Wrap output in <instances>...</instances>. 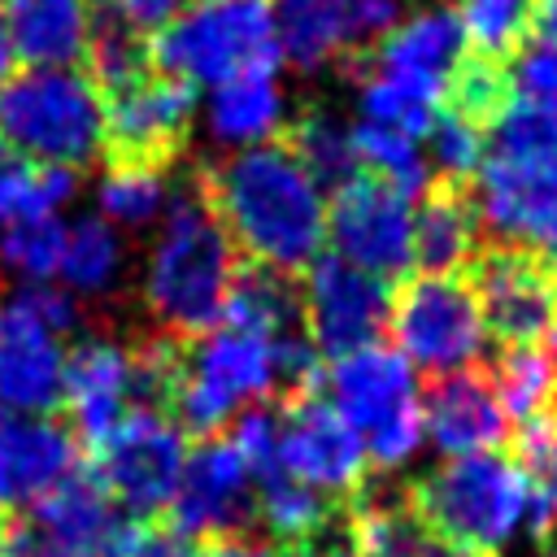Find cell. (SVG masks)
I'll list each match as a JSON object with an SVG mask.
<instances>
[{
  "label": "cell",
  "instance_id": "1",
  "mask_svg": "<svg viewBox=\"0 0 557 557\" xmlns=\"http://www.w3.org/2000/svg\"><path fill=\"white\" fill-rule=\"evenodd\" d=\"M218 226L252 265L300 278L326 239V200L305 165L278 144L261 139L191 170Z\"/></svg>",
  "mask_w": 557,
  "mask_h": 557
},
{
  "label": "cell",
  "instance_id": "2",
  "mask_svg": "<svg viewBox=\"0 0 557 557\" xmlns=\"http://www.w3.org/2000/svg\"><path fill=\"white\" fill-rule=\"evenodd\" d=\"M422 531L466 557H505L522 540H548L553 518L522 461L500 453L444 457L405 487Z\"/></svg>",
  "mask_w": 557,
  "mask_h": 557
},
{
  "label": "cell",
  "instance_id": "3",
  "mask_svg": "<svg viewBox=\"0 0 557 557\" xmlns=\"http://www.w3.org/2000/svg\"><path fill=\"white\" fill-rule=\"evenodd\" d=\"M470 196L487 244L548 252L557 244V109L513 100L483 135Z\"/></svg>",
  "mask_w": 557,
  "mask_h": 557
},
{
  "label": "cell",
  "instance_id": "4",
  "mask_svg": "<svg viewBox=\"0 0 557 557\" xmlns=\"http://www.w3.org/2000/svg\"><path fill=\"white\" fill-rule=\"evenodd\" d=\"M235 270H239V252L218 226L196 178L187 174L148 252V274H144L148 318L157 322L161 335H174L183 344L218 331Z\"/></svg>",
  "mask_w": 557,
  "mask_h": 557
},
{
  "label": "cell",
  "instance_id": "5",
  "mask_svg": "<svg viewBox=\"0 0 557 557\" xmlns=\"http://www.w3.org/2000/svg\"><path fill=\"white\" fill-rule=\"evenodd\" d=\"M157 74L183 83H226L244 70H278V35L270 0H191L148 35Z\"/></svg>",
  "mask_w": 557,
  "mask_h": 557
},
{
  "label": "cell",
  "instance_id": "6",
  "mask_svg": "<svg viewBox=\"0 0 557 557\" xmlns=\"http://www.w3.org/2000/svg\"><path fill=\"white\" fill-rule=\"evenodd\" d=\"M318 392L331 409L357 431L366 461L379 470H400L422 448V400L413 370L400 352L370 344L348 357H335L322 370Z\"/></svg>",
  "mask_w": 557,
  "mask_h": 557
},
{
  "label": "cell",
  "instance_id": "7",
  "mask_svg": "<svg viewBox=\"0 0 557 557\" xmlns=\"http://www.w3.org/2000/svg\"><path fill=\"white\" fill-rule=\"evenodd\" d=\"M0 135L39 165L83 174L96 165L104 109L74 70H22L0 83Z\"/></svg>",
  "mask_w": 557,
  "mask_h": 557
},
{
  "label": "cell",
  "instance_id": "8",
  "mask_svg": "<svg viewBox=\"0 0 557 557\" xmlns=\"http://www.w3.org/2000/svg\"><path fill=\"white\" fill-rule=\"evenodd\" d=\"M270 396H274L270 339L235 326H218L187 344L170 418L183 431L209 440V435H222V426H231L244 409Z\"/></svg>",
  "mask_w": 557,
  "mask_h": 557
},
{
  "label": "cell",
  "instance_id": "9",
  "mask_svg": "<svg viewBox=\"0 0 557 557\" xmlns=\"http://www.w3.org/2000/svg\"><path fill=\"white\" fill-rule=\"evenodd\" d=\"M387 326L400 344V357L418 370L453 374L470 370L483 357L487 326L474 287L466 274H413L392 292Z\"/></svg>",
  "mask_w": 557,
  "mask_h": 557
},
{
  "label": "cell",
  "instance_id": "10",
  "mask_svg": "<svg viewBox=\"0 0 557 557\" xmlns=\"http://www.w3.org/2000/svg\"><path fill=\"white\" fill-rule=\"evenodd\" d=\"M91 453V479L104 487V496L135 522H148L152 513L170 509L187 440L183 426L170 413L157 409H131Z\"/></svg>",
  "mask_w": 557,
  "mask_h": 557
},
{
  "label": "cell",
  "instance_id": "11",
  "mask_svg": "<svg viewBox=\"0 0 557 557\" xmlns=\"http://www.w3.org/2000/svg\"><path fill=\"white\" fill-rule=\"evenodd\" d=\"M100 109H104L100 152H104L109 170H157V174H170V165L191 144L196 87L152 70L139 83L104 96Z\"/></svg>",
  "mask_w": 557,
  "mask_h": 557
},
{
  "label": "cell",
  "instance_id": "12",
  "mask_svg": "<svg viewBox=\"0 0 557 557\" xmlns=\"http://www.w3.org/2000/svg\"><path fill=\"white\" fill-rule=\"evenodd\" d=\"M500 348H540L557 326V270L544 252L483 244L461 270Z\"/></svg>",
  "mask_w": 557,
  "mask_h": 557
},
{
  "label": "cell",
  "instance_id": "13",
  "mask_svg": "<svg viewBox=\"0 0 557 557\" xmlns=\"http://www.w3.org/2000/svg\"><path fill=\"white\" fill-rule=\"evenodd\" d=\"M326 235L335 244V257L383 283H400L413 270V205L400 187L366 170L331 191Z\"/></svg>",
  "mask_w": 557,
  "mask_h": 557
},
{
  "label": "cell",
  "instance_id": "14",
  "mask_svg": "<svg viewBox=\"0 0 557 557\" xmlns=\"http://www.w3.org/2000/svg\"><path fill=\"white\" fill-rule=\"evenodd\" d=\"M278 418V461L305 487L326 500H352L366 487V448L357 431L331 409L322 392L283 396L274 405Z\"/></svg>",
  "mask_w": 557,
  "mask_h": 557
},
{
  "label": "cell",
  "instance_id": "15",
  "mask_svg": "<svg viewBox=\"0 0 557 557\" xmlns=\"http://www.w3.org/2000/svg\"><path fill=\"white\" fill-rule=\"evenodd\" d=\"M300 300H305V335L326 357H348L357 348L379 344L387 331L392 309V283L357 270L344 257H313V265L300 274Z\"/></svg>",
  "mask_w": 557,
  "mask_h": 557
},
{
  "label": "cell",
  "instance_id": "16",
  "mask_svg": "<svg viewBox=\"0 0 557 557\" xmlns=\"http://www.w3.org/2000/svg\"><path fill=\"white\" fill-rule=\"evenodd\" d=\"M257 518L252 500V474L244 453L235 448L231 435H209L200 440L178 474L174 500H170V527H178L187 540H231L248 535Z\"/></svg>",
  "mask_w": 557,
  "mask_h": 557
},
{
  "label": "cell",
  "instance_id": "17",
  "mask_svg": "<svg viewBox=\"0 0 557 557\" xmlns=\"http://www.w3.org/2000/svg\"><path fill=\"white\" fill-rule=\"evenodd\" d=\"M22 535L39 557H126L135 518H126L91 470L78 466L30 509V527Z\"/></svg>",
  "mask_w": 557,
  "mask_h": 557
},
{
  "label": "cell",
  "instance_id": "18",
  "mask_svg": "<svg viewBox=\"0 0 557 557\" xmlns=\"http://www.w3.org/2000/svg\"><path fill=\"white\" fill-rule=\"evenodd\" d=\"M74 470L78 440L70 426L0 405V518L13 509H35Z\"/></svg>",
  "mask_w": 557,
  "mask_h": 557
},
{
  "label": "cell",
  "instance_id": "19",
  "mask_svg": "<svg viewBox=\"0 0 557 557\" xmlns=\"http://www.w3.org/2000/svg\"><path fill=\"white\" fill-rule=\"evenodd\" d=\"M461 57H466V30H461L457 9L426 4L413 17L396 22L366 57H357L339 70L352 83H361L366 74H396V78H413V83L444 91Z\"/></svg>",
  "mask_w": 557,
  "mask_h": 557
},
{
  "label": "cell",
  "instance_id": "20",
  "mask_svg": "<svg viewBox=\"0 0 557 557\" xmlns=\"http://www.w3.org/2000/svg\"><path fill=\"white\" fill-rule=\"evenodd\" d=\"M422 435L440 457H474L500 448L509 440V418L496 400L492 374L474 366L440 374L422 400Z\"/></svg>",
  "mask_w": 557,
  "mask_h": 557
},
{
  "label": "cell",
  "instance_id": "21",
  "mask_svg": "<svg viewBox=\"0 0 557 557\" xmlns=\"http://www.w3.org/2000/svg\"><path fill=\"white\" fill-rule=\"evenodd\" d=\"M65 396V352L61 339L30 318L22 305H0V405L17 413L52 418Z\"/></svg>",
  "mask_w": 557,
  "mask_h": 557
},
{
  "label": "cell",
  "instance_id": "22",
  "mask_svg": "<svg viewBox=\"0 0 557 557\" xmlns=\"http://www.w3.org/2000/svg\"><path fill=\"white\" fill-rule=\"evenodd\" d=\"M61 409L83 448H96L131 413V361L126 344L104 335H83L65 352V396Z\"/></svg>",
  "mask_w": 557,
  "mask_h": 557
},
{
  "label": "cell",
  "instance_id": "23",
  "mask_svg": "<svg viewBox=\"0 0 557 557\" xmlns=\"http://www.w3.org/2000/svg\"><path fill=\"white\" fill-rule=\"evenodd\" d=\"M483 248V222L466 183H431L413 213V265L422 274H461Z\"/></svg>",
  "mask_w": 557,
  "mask_h": 557
},
{
  "label": "cell",
  "instance_id": "24",
  "mask_svg": "<svg viewBox=\"0 0 557 557\" xmlns=\"http://www.w3.org/2000/svg\"><path fill=\"white\" fill-rule=\"evenodd\" d=\"M0 13L13 57L30 61V70L83 65L87 26H91L87 0H4Z\"/></svg>",
  "mask_w": 557,
  "mask_h": 557
},
{
  "label": "cell",
  "instance_id": "25",
  "mask_svg": "<svg viewBox=\"0 0 557 557\" xmlns=\"http://www.w3.org/2000/svg\"><path fill=\"white\" fill-rule=\"evenodd\" d=\"M222 318H226V326L248 331V335H261V339H278V335L305 331L300 278L278 274L270 265L239 261Z\"/></svg>",
  "mask_w": 557,
  "mask_h": 557
},
{
  "label": "cell",
  "instance_id": "26",
  "mask_svg": "<svg viewBox=\"0 0 557 557\" xmlns=\"http://www.w3.org/2000/svg\"><path fill=\"white\" fill-rule=\"evenodd\" d=\"M283 126V91L274 83V70H244L213 87L209 100V131L222 144H261L274 139Z\"/></svg>",
  "mask_w": 557,
  "mask_h": 557
},
{
  "label": "cell",
  "instance_id": "27",
  "mask_svg": "<svg viewBox=\"0 0 557 557\" xmlns=\"http://www.w3.org/2000/svg\"><path fill=\"white\" fill-rule=\"evenodd\" d=\"M270 13H274L278 52L300 74H313L331 61L339 65L348 0H270Z\"/></svg>",
  "mask_w": 557,
  "mask_h": 557
},
{
  "label": "cell",
  "instance_id": "28",
  "mask_svg": "<svg viewBox=\"0 0 557 557\" xmlns=\"http://www.w3.org/2000/svg\"><path fill=\"white\" fill-rule=\"evenodd\" d=\"M300 165L305 174L318 183V187H344L361 165H357V152H352V126H344L326 104H309L300 109L292 122L278 126L274 135Z\"/></svg>",
  "mask_w": 557,
  "mask_h": 557
},
{
  "label": "cell",
  "instance_id": "29",
  "mask_svg": "<svg viewBox=\"0 0 557 557\" xmlns=\"http://www.w3.org/2000/svg\"><path fill=\"white\" fill-rule=\"evenodd\" d=\"M348 531L366 557H422L431 548V535L422 531L405 492L361 487L348 509Z\"/></svg>",
  "mask_w": 557,
  "mask_h": 557
},
{
  "label": "cell",
  "instance_id": "30",
  "mask_svg": "<svg viewBox=\"0 0 557 557\" xmlns=\"http://www.w3.org/2000/svg\"><path fill=\"white\" fill-rule=\"evenodd\" d=\"M96 96H113L131 83H139L144 74H152V57H148V35L117 22L113 13L96 9L91 26H87V48H83V70H78Z\"/></svg>",
  "mask_w": 557,
  "mask_h": 557
},
{
  "label": "cell",
  "instance_id": "31",
  "mask_svg": "<svg viewBox=\"0 0 557 557\" xmlns=\"http://www.w3.org/2000/svg\"><path fill=\"white\" fill-rule=\"evenodd\" d=\"M78 191V174L61 165H39L22 157L4 135H0V222H22V218H52L70 196Z\"/></svg>",
  "mask_w": 557,
  "mask_h": 557
},
{
  "label": "cell",
  "instance_id": "32",
  "mask_svg": "<svg viewBox=\"0 0 557 557\" xmlns=\"http://www.w3.org/2000/svg\"><path fill=\"white\" fill-rule=\"evenodd\" d=\"M509 96L518 104L557 109V0H535L522 44L509 52Z\"/></svg>",
  "mask_w": 557,
  "mask_h": 557
},
{
  "label": "cell",
  "instance_id": "33",
  "mask_svg": "<svg viewBox=\"0 0 557 557\" xmlns=\"http://www.w3.org/2000/svg\"><path fill=\"white\" fill-rule=\"evenodd\" d=\"M492 387L505 418L518 422V431L557 409V374L544 348H500Z\"/></svg>",
  "mask_w": 557,
  "mask_h": 557
},
{
  "label": "cell",
  "instance_id": "34",
  "mask_svg": "<svg viewBox=\"0 0 557 557\" xmlns=\"http://www.w3.org/2000/svg\"><path fill=\"white\" fill-rule=\"evenodd\" d=\"M122 270V244L104 218H78L65 226V248H61V278L70 296H104L117 287Z\"/></svg>",
  "mask_w": 557,
  "mask_h": 557
},
{
  "label": "cell",
  "instance_id": "35",
  "mask_svg": "<svg viewBox=\"0 0 557 557\" xmlns=\"http://www.w3.org/2000/svg\"><path fill=\"white\" fill-rule=\"evenodd\" d=\"M444 109V91L413 83V78H396V74H366L361 78V122L400 131L409 139L426 135L435 113Z\"/></svg>",
  "mask_w": 557,
  "mask_h": 557
},
{
  "label": "cell",
  "instance_id": "36",
  "mask_svg": "<svg viewBox=\"0 0 557 557\" xmlns=\"http://www.w3.org/2000/svg\"><path fill=\"white\" fill-rule=\"evenodd\" d=\"M352 152H357V165L366 174L400 187L409 200L431 187V165H426L418 139H409L400 131H387V126H374V122H357L352 126Z\"/></svg>",
  "mask_w": 557,
  "mask_h": 557
},
{
  "label": "cell",
  "instance_id": "37",
  "mask_svg": "<svg viewBox=\"0 0 557 557\" xmlns=\"http://www.w3.org/2000/svg\"><path fill=\"white\" fill-rule=\"evenodd\" d=\"M531 13H535V0H457V17L470 52L492 61H505L522 44Z\"/></svg>",
  "mask_w": 557,
  "mask_h": 557
},
{
  "label": "cell",
  "instance_id": "38",
  "mask_svg": "<svg viewBox=\"0 0 557 557\" xmlns=\"http://www.w3.org/2000/svg\"><path fill=\"white\" fill-rule=\"evenodd\" d=\"M61 248H65V222H57V218L4 222L0 261H4L22 283H48V278H57V270H61Z\"/></svg>",
  "mask_w": 557,
  "mask_h": 557
},
{
  "label": "cell",
  "instance_id": "39",
  "mask_svg": "<svg viewBox=\"0 0 557 557\" xmlns=\"http://www.w3.org/2000/svg\"><path fill=\"white\" fill-rule=\"evenodd\" d=\"M426 135H431V144H426L431 183H466L470 187V178H474V170L483 161V135L487 131L444 104Z\"/></svg>",
  "mask_w": 557,
  "mask_h": 557
},
{
  "label": "cell",
  "instance_id": "40",
  "mask_svg": "<svg viewBox=\"0 0 557 557\" xmlns=\"http://www.w3.org/2000/svg\"><path fill=\"white\" fill-rule=\"evenodd\" d=\"M170 200V178L157 170H109L100 183V213L117 226H148Z\"/></svg>",
  "mask_w": 557,
  "mask_h": 557
},
{
  "label": "cell",
  "instance_id": "41",
  "mask_svg": "<svg viewBox=\"0 0 557 557\" xmlns=\"http://www.w3.org/2000/svg\"><path fill=\"white\" fill-rule=\"evenodd\" d=\"M518 440H522V466H527V474H531V483H535V492H540V500L557 527V409L548 418L522 426Z\"/></svg>",
  "mask_w": 557,
  "mask_h": 557
},
{
  "label": "cell",
  "instance_id": "42",
  "mask_svg": "<svg viewBox=\"0 0 557 557\" xmlns=\"http://www.w3.org/2000/svg\"><path fill=\"white\" fill-rule=\"evenodd\" d=\"M9 300L22 305L30 318H39L52 335H70V331L83 326V309H78V300H74L65 287H52V283H22Z\"/></svg>",
  "mask_w": 557,
  "mask_h": 557
},
{
  "label": "cell",
  "instance_id": "43",
  "mask_svg": "<svg viewBox=\"0 0 557 557\" xmlns=\"http://www.w3.org/2000/svg\"><path fill=\"white\" fill-rule=\"evenodd\" d=\"M126 557H205L196 540H187L170 522H135Z\"/></svg>",
  "mask_w": 557,
  "mask_h": 557
},
{
  "label": "cell",
  "instance_id": "44",
  "mask_svg": "<svg viewBox=\"0 0 557 557\" xmlns=\"http://www.w3.org/2000/svg\"><path fill=\"white\" fill-rule=\"evenodd\" d=\"M96 9H104V13H113L117 22H126V26H135V30H144V35H152V30H161L174 13H183L187 0H96Z\"/></svg>",
  "mask_w": 557,
  "mask_h": 557
},
{
  "label": "cell",
  "instance_id": "45",
  "mask_svg": "<svg viewBox=\"0 0 557 557\" xmlns=\"http://www.w3.org/2000/svg\"><path fill=\"white\" fill-rule=\"evenodd\" d=\"M296 553H300V557H366V553L357 548L352 531H348V518H339V513H335L313 540H305Z\"/></svg>",
  "mask_w": 557,
  "mask_h": 557
},
{
  "label": "cell",
  "instance_id": "46",
  "mask_svg": "<svg viewBox=\"0 0 557 557\" xmlns=\"http://www.w3.org/2000/svg\"><path fill=\"white\" fill-rule=\"evenodd\" d=\"M205 557H300L292 544H278L270 535H231V540H218L213 548H205Z\"/></svg>",
  "mask_w": 557,
  "mask_h": 557
},
{
  "label": "cell",
  "instance_id": "47",
  "mask_svg": "<svg viewBox=\"0 0 557 557\" xmlns=\"http://www.w3.org/2000/svg\"><path fill=\"white\" fill-rule=\"evenodd\" d=\"M13 74V44H9V30H4V13H0V83Z\"/></svg>",
  "mask_w": 557,
  "mask_h": 557
},
{
  "label": "cell",
  "instance_id": "48",
  "mask_svg": "<svg viewBox=\"0 0 557 557\" xmlns=\"http://www.w3.org/2000/svg\"><path fill=\"white\" fill-rule=\"evenodd\" d=\"M13 540H17V531L9 527V518H0V557H9V553H13Z\"/></svg>",
  "mask_w": 557,
  "mask_h": 557
},
{
  "label": "cell",
  "instance_id": "49",
  "mask_svg": "<svg viewBox=\"0 0 557 557\" xmlns=\"http://www.w3.org/2000/svg\"><path fill=\"white\" fill-rule=\"evenodd\" d=\"M9 557H39V553H35V548L26 544V535L17 531V540H13V553H9Z\"/></svg>",
  "mask_w": 557,
  "mask_h": 557
},
{
  "label": "cell",
  "instance_id": "50",
  "mask_svg": "<svg viewBox=\"0 0 557 557\" xmlns=\"http://www.w3.org/2000/svg\"><path fill=\"white\" fill-rule=\"evenodd\" d=\"M548 361H553V374H557V326H553V335H548Z\"/></svg>",
  "mask_w": 557,
  "mask_h": 557
},
{
  "label": "cell",
  "instance_id": "51",
  "mask_svg": "<svg viewBox=\"0 0 557 557\" xmlns=\"http://www.w3.org/2000/svg\"><path fill=\"white\" fill-rule=\"evenodd\" d=\"M422 557H466V553H453V548H426Z\"/></svg>",
  "mask_w": 557,
  "mask_h": 557
},
{
  "label": "cell",
  "instance_id": "52",
  "mask_svg": "<svg viewBox=\"0 0 557 557\" xmlns=\"http://www.w3.org/2000/svg\"><path fill=\"white\" fill-rule=\"evenodd\" d=\"M540 557H557V540H544V548H540Z\"/></svg>",
  "mask_w": 557,
  "mask_h": 557
},
{
  "label": "cell",
  "instance_id": "53",
  "mask_svg": "<svg viewBox=\"0 0 557 557\" xmlns=\"http://www.w3.org/2000/svg\"><path fill=\"white\" fill-rule=\"evenodd\" d=\"M544 257H548V265H553V270H557V244H553V248H548V252H544Z\"/></svg>",
  "mask_w": 557,
  "mask_h": 557
}]
</instances>
